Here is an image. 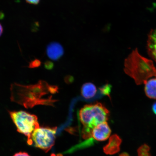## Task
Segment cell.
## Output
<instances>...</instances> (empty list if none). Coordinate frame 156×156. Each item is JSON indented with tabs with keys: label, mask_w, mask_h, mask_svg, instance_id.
Here are the masks:
<instances>
[{
	"label": "cell",
	"mask_w": 156,
	"mask_h": 156,
	"mask_svg": "<svg viewBox=\"0 0 156 156\" xmlns=\"http://www.w3.org/2000/svg\"><path fill=\"white\" fill-rule=\"evenodd\" d=\"M111 130L107 122L98 125L93 129L91 132V139L96 141H105L109 137Z\"/></svg>",
	"instance_id": "5b68a950"
},
{
	"label": "cell",
	"mask_w": 156,
	"mask_h": 156,
	"mask_svg": "<svg viewBox=\"0 0 156 156\" xmlns=\"http://www.w3.org/2000/svg\"><path fill=\"white\" fill-rule=\"evenodd\" d=\"M3 33V28L1 23H0V37L2 36Z\"/></svg>",
	"instance_id": "2e32d148"
},
{
	"label": "cell",
	"mask_w": 156,
	"mask_h": 156,
	"mask_svg": "<svg viewBox=\"0 0 156 156\" xmlns=\"http://www.w3.org/2000/svg\"><path fill=\"white\" fill-rule=\"evenodd\" d=\"M13 156H30L28 154L25 152H19L15 154Z\"/></svg>",
	"instance_id": "5bb4252c"
},
{
	"label": "cell",
	"mask_w": 156,
	"mask_h": 156,
	"mask_svg": "<svg viewBox=\"0 0 156 156\" xmlns=\"http://www.w3.org/2000/svg\"><path fill=\"white\" fill-rule=\"evenodd\" d=\"M45 66L46 68L48 69H51L54 67V64L51 62L48 61L45 63Z\"/></svg>",
	"instance_id": "4fadbf2b"
},
{
	"label": "cell",
	"mask_w": 156,
	"mask_h": 156,
	"mask_svg": "<svg viewBox=\"0 0 156 156\" xmlns=\"http://www.w3.org/2000/svg\"><path fill=\"white\" fill-rule=\"evenodd\" d=\"M119 156H130V155L128 153H126V152H124V153L121 154Z\"/></svg>",
	"instance_id": "e0dca14e"
},
{
	"label": "cell",
	"mask_w": 156,
	"mask_h": 156,
	"mask_svg": "<svg viewBox=\"0 0 156 156\" xmlns=\"http://www.w3.org/2000/svg\"><path fill=\"white\" fill-rule=\"evenodd\" d=\"M152 110L154 114L156 115V102L154 103L152 107Z\"/></svg>",
	"instance_id": "9a60e30c"
},
{
	"label": "cell",
	"mask_w": 156,
	"mask_h": 156,
	"mask_svg": "<svg viewBox=\"0 0 156 156\" xmlns=\"http://www.w3.org/2000/svg\"></svg>",
	"instance_id": "ac0fdd59"
},
{
	"label": "cell",
	"mask_w": 156,
	"mask_h": 156,
	"mask_svg": "<svg viewBox=\"0 0 156 156\" xmlns=\"http://www.w3.org/2000/svg\"><path fill=\"white\" fill-rule=\"evenodd\" d=\"M12 120L17 128V131L30 138L34 130L40 127L38 118L23 111L9 112Z\"/></svg>",
	"instance_id": "3957f363"
},
{
	"label": "cell",
	"mask_w": 156,
	"mask_h": 156,
	"mask_svg": "<svg viewBox=\"0 0 156 156\" xmlns=\"http://www.w3.org/2000/svg\"><path fill=\"white\" fill-rule=\"evenodd\" d=\"M124 65L125 73L137 85L145 84L150 78L156 77V68L153 62L142 56L137 49L133 51L126 58Z\"/></svg>",
	"instance_id": "6da1fadb"
},
{
	"label": "cell",
	"mask_w": 156,
	"mask_h": 156,
	"mask_svg": "<svg viewBox=\"0 0 156 156\" xmlns=\"http://www.w3.org/2000/svg\"><path fill=\"white\" fill-rule=\"evenodd\" d=\"M145 94L149 98L156 99V77L148 80L144 84Z\"/></svg>",
	"instance_id": "9c48e42d"
},
{
	"label": "cell",
	"mask_w": 156,
	"mask_h": 156,
	"mask_svg": "<svg viewBox=\"0 0 156 156\" xmlns=\"http://www.w3.org/2000/svg\"><path fill=\"white\" fill-rule=\"evenodd\" d=\"M56 127H40L37 128L28 139L29 145L48 152L54 145L55 140Z\"/></svg>",
	"instance_id": "277c9868"
},
{
	"label": "cell",
	"mask_w": 156,
	"mask_h": 156,
	"mask_svg": "<svg viewBox=\"0 0 156 156\" xmlns=\"http://www.w3.org/2000/svg\"><path fill=\"white\" fill-rule=\"evenodd\" d=\"M97 91L95 85L90 83L84 84L81 88V94L86 99H90L94 97Z\"/></svg>",
	"instance_id": "30bf717a"
},
{
	"label": "cell",
	"mask_w": 156,
	"mask_h": 156,
	"mask_svg": "<svg viewBox=\"0 0 156 156\" xmlns=\"http://www.w3.org/2000/svg\"><path fill=\"white\" fill-rule=\"evenodd\" d=\"M122 140L119 136L115 134L110 136L108 143L105 146L103 150L105 153L108 155H114L120 151V146Z\"/></svg>",
	"instance_id": "8992f818"
},
{
	"label": "cell",
	"mask_w": 156,
	"mask_h": 156,
	"mask_svg": "<svg viewBox=\"0 0 156 156\" xmlns=\"http://www.w3.org/2000/svg\"><path fill=\"white\" fill-rule=\"evenodd\" d=\"M147 50L150 57L156 63V28L152 29L148 34Z\"/></svg>",
	"instance_id": "ba28073f"
},
{
	"label": "cell",
	"mask_w": 156,
	"mask_h": 156,
	"mask_svg": "<svg viewBox=\"0 0 156 156\" xmlns=\"http://www.w3.org/2000/svg\"><path fill=\"white\" fill-rule=\"evenodd\" d=\"M112 87V86L110 84H107L101 87L99 89H100L101 93L103 95L108 96L109 98H110V94Z\"/></svg>",
	"instance_id": "8fae6325"
},
{
	"label": "cell",
	"mask_w": 156,
	"mask_h": 156,
	"mask_svg": "<svg viewBox=\"0 0 156 156\" xmlns=\"http://www.w3.org/2000/svg\"><path fill=\"white\" fill-rule=\"evenodd\" d=\"M64 53L63 46L57 42L51 43L46 48V54L48 57L54 61L60 59L63 56Z\"/></svg>",
	"instance_id": "52a82bcc"
},
{
	"label": "cell",
	"mask_w": 156,
	"mask_h": 156,
	"mask_svg": "<svg viewBox=\"0 0 156 156\" xmlns=\"http://www.w3.org/2000/svg\"><path fill=\"white\" fill-rule=\"evenodd\" d=\"M109 116L110 112L102 103L85 105L79 112L80 120L83 126V137H90L93 129L98 125L106 122Z\"/></svg>",
	"instance_id": "7a4b0ae2"
},
{
	"label": "cell",
	"mask_w": 156,
	"mask_h": 156,
	"mask_svg": "<svg viewBox=\"0 0 156 156\" xmlns=\"http://www.w3.org/2000/svg\"><path fill=\"white\" fill-rule=\"evenodd\" d=\"M25 1L30 4L37 5L40 3V0H25Z\"/></svg>",
	"instance_id": "7c38bea8"
}]
</instances>
